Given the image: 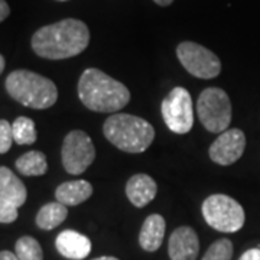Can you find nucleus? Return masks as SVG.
Masks as SVG:
<instances>
[{"label": "nucleus", "mask_w": 260, "mask_h": 260, "mask_svg": "<svg viewBox=\"0 0 260 260\" xmlns=\"http://www.w3.org/2000/svg\"><path fill=\"white\" fill-rule=\"evenodd\" d=\"M90 44L88 26L80 19H62L38 29L30 45L34 52L45 59H67L80 55Z\"/></svg>", "instance_id": "obj_1"}, {"label": "nucleus", "mask_w": 260, "mask_h": 260, "mask_svg": "<svg viewBox=\"0 0 260 260\" xmlns=\"http://www.w3.org/2000/svg\"><path fill=\"white\" fill-rule=\"evenodd\" d=\"M78 97L93 112L116 113L130 102L129 88L97 68H87L78 81Z\"/></svg>", "instance_id": "obj_2"}, {"label": "nucleus", "mask_w": 260, "mask_h": 260, "mask_svg": "<svg viewBox=\"0 0 260 260\" xmlns=\"http://www.w3.org/2000/svg\"><path fill=\"white\" fill-rule=\"evenodd\" d=\"M103 133L112 145L129 153L145 152L155 138V129L149 121L129 113L112 114L104 121Z\"/></svg>", "instance_id": "obj_3"}, {"label": "nucleus", "mask_w": 260, "mask_h": 260, "mask_svg": "<svg viewBox=\"0 0 260 260\" xmlns=\"http://www.w3.org/2000/svg\"><path fill=\"white\" fill-rule=\"evenodd\" d=\"M5 87L13 100L35 110L52 107L58 99V88L52 80L28 70L12 71L6 77Z\"/></svg>", "instance_id": "obj_4"}, {"label": "nucleus", "mask_w": 260, "mask_h": 260, "mask_svg": "<svg viewBox=\"0 0 260 260\" xmlns=\"http://www.w3.org/2000/svg\"><path fill=\"white\" fill-rule=\"evenodd\" d=\"M201 211L207 224L217 232H239L246 221L242 205L225 194H213L205 198Z\"/></svg>", "instance_id": "obj_5"}, {"label": "nucleus", "mask_w": 260, "mask_h": 260, "mask_svg": "<svg viewBox=\"0 0 260 260\" xmlns=\"http://www.w3.org/2000/svg\"><path fill=\"white\" fill-rule=\"evenodd\" d=\"M198 119L211 133H223L232 121V103L227 93L218 87L203 90L197 102Z\"/></svg>", "instance_id": "obj_6"}, {"label": "nucleus", "mask_w": 260, "mask_h": 260, "mask_svg": "<svg viewBox=\"0 0 260 260\" xmlns=\"http://www.w3.org/2000/svg\"><path fill=\"white\" fill-rule=\"evenodd\" d=\"M177 56L186 71L197 78L210 80L221 73L218 56L197 42H181L177 47Z\"/></svg>", "instance_id": "obj_7"}, {"label": "nucleus", "mask_w": 260, "mask_h": 260, "mask_svg": "<svg viewBox=\"0 0 260 260\" xmlns=\"http://www.w3.org/2000/svg\"><path fill=\"white\" fill-rule=\"evenodd\" d=\"M62 167L71 175H81L95 159L91 138L83 130H73L65 136L61 149Z\"/></svg>", "instance_id": "obj_8"}, {"label": "nucleus", "mask_w": 260, "mask_h": 260, "mask_svg": "<svg viewBox=\"0 0 260 260\" xmlns=\"http://www.w3.org/2000/svg\"><path fill=\"white\" fill-rule=\"evenodd\" d=\"M160 112L164 121L169 129L178 135H185L192 129L194 110L189 91L184 87H175L164 99Z\"/></svg>", "instance_id": "obj_9"}, {"label": "nucleus", "mask_w": 260, "mask_h": 260, "mask_svg": "<svg viewBox=\"0 0 260 260\" xmlns=\"http://www.w3.org/2000/svg\"><path fill=\"white\" fill-rule=\"evenodd\" d=\"M28 191L25 184L9 168H0V221L13 223L18 218V208L26 201Z\"/></svg>", "instance_id": "obj_10"}, {"label": "nucleus", "mask_w": 260, "mask_h": 260, "mask_svg": "<svg viewBox=\"0 0 260 260\" xmlns=\"http://www.w3.org/2000/svg\"><path fill=\"white\" fill-rule=\"evenodd\" d=\"M246 149V136L240 129H227L210 148V158L218 165L229 167L242 158Z\"/></svg>", "instance_id": "obj_11"}, {"label": "nucleus", "mask_w": 260, "mask_h": 260, "mask_svg": "<svg viewBox=\"0 0 260 260\" xmlns=\"http://www.w3.org/2000/svg\"><path fill=\"white\" fill-rule=\"evenodd\" d=\"M168 253L171 260H197L200 253V240L191 227H178L169 237Z\"/></svg>", "instance_id": "obj_12"}, {"label": "nucleus", "mask_w": 260, "mask_h": 260, "mask_svg": "<svg viewBox=\"0 0 260 260\" xmlns=\"http://www.w3.org/2000/svg\"><path fill=\"white\" fill-rule=\"evenodd\" d=\"M55 247L61 256L70 260H83L91 251V242L87 236L75 230H64L55 239Z\"/></svg>", "instance_id": "obj_13"}, {"label": "nucleus", "mask_w": 260, "mask_h": 260, "mask_svg": "<svg viewBox=\"0 0 260 260\" xmlns=\"http://www.w3.org/2000/svg\"><path fill=\"white\" fill-rule=\"evenodd\" d=\"M158 192V185L155 179L146 174H136L126 184V195L135 207L142 208L148 205Z\"/></svg>", "instance_id": "obj_14"}, {"label": "nucleus", "mask_w": 260, "mask_h": 260, "mask_svg": "<svg viewBox=\"0 0 260 260\" xmlns=\"http://www.w3.org/2000/svg\"><path fill=\"white\" fill-rule=\"evenodd\" d=\"M165 218L159 214H150L142 224L139 234V244L143 250L156 251L162 246L165 237Z\"/></svg>", "instance_id": "obj_15"}, {"label": "nucleus", "mask_w": 260, "mask_h": 260, "mask_svg": "<svg viewBox=\"0 0 260 260\" xmlns=\"http://www.w3.org/2000/svg\"><path fill=\"white\" fill-rule=\"evenodd\" d=\"M91 195H93V186L88 181H83V179L68 181L61 184L55 189L56 201H59L67 207L83 204Z\"/></svg>", "instance_id": "obj_16"}, {"label": "nucleus", "mask_w": 260, "mask_h": 260, "mask_svg": "<svg viewBox=\"0 0 260 260\" xmlns=\"http://www.w3.org/2000/svg\"><path fill=\"white\" fill-rule=\"evenodd\" d=\"M15 167L19 174L25 177H41L48 171L47 156L39 150H29L16 159Z\"/></svg>", "instance_id": "obj_17"}, {"label": "nucleus", "mask_w": 260, "mask_h": 260, "mask_svg": "<svg viewBox=\"0 0 260 260\" xmlns=\"http://www.w3.org/2000/svg\"><path fill=\"white\" fill-rule=\"evenodd\" d=\"M68 215L67 205L61 204L59 201L48 203L37 214V225L41 230H54L59 224L65 221Z\"/></svg>", "instance_id": "obj_18"}, {"label": "nucleus", "mask_w": 260, "mask_h": 260, "mask_svg": "<svg viewBox=\"0 0 260 260\" xmlns=\"http://www.w3.org/2000/svg\"><path fill=\"white\" fill-rule=\"evenodd\" d=\"M13 129V139L18 145H32L38 139L35 121L29 117L20 116L12 124Z\"/></svg>", "instance_id": "obj_19"}, {"label": "nucleus", "mask_w": 260, "mask_h": 260, "mask_svg": "<svg viewBox=\"0 0 260 260\" xmlns=\"http://www.w3.org/2000/svg\"><path fill=\"white\" fill-rule=\"evenodd\" d=\"M15 253L19 260H44L41 244L30 236H23L19 239L15 244Z\"/></svg>", "instance_id": "obj_20"}, {"label": "nucleus", "mask_w": 260, "mask_h": 260, "mask_svg": "<svg viewBox=\"0 0 260 260\" xmlns=\"http://www.w3.org/2000/svg\"><path fill=\"white\" fill-rule=\"evenodd\" d=\"M232 257L233 243L229 239H220L208 247L203 260H232Z\"/></svg>", "instance_id": "obj_21"}, {"label": "nucleus", "mask_w": 260, "mask_h": 260, "mask_svg": "<svg viewBox=\"0 0 260 260\" xmlns=\"http://www.w3.org/2000/svg\"><path fill=\"white\" fill-rule=\"evenodd\" d=\"M15 142L13 139V129L9 121L2 119L0 120V153H6Z\"/></svg>", "instance_id": "obj_22"}, {"label": "nucleus", "mask_w": 260, "mask_h": 260, "mask_svg": "<svg viewBox=\"0 0 260 260\" xmlns=\"http://www.w3.org/2000/svg\"><path fill=\"white\" fill-rule=\"evenodd\" d=\"M239 260H260V247L244 251Z\"/></svg>", "instance_id": "obj_23"}, {"label": "nucleus", "mask_w": 260, "mask_h": 260, "mask_svg": "<svg viewBox=\"0 0 260 260\" xmlns=\"http://www.w3.org/2000/svg\"><path fill=\"white\" fill-rule=\"evenodd\" d=\"M10 9L9 5L6 3V0H0V22H3L5 19L9 16Z\"/></svg>", "instance_id": "obj_24"}, {"label": "nucleus", "mask_w": 260, "mask_h": 260, "mask_svg": "<svg viewBox=\"0 0 260 260\" xmlns=\"http://www.w3.org/2000/svg\"><path fill=\"white\" fill-rule=\"evenodd\" d=\"M0 260H19L16 253H12L9 250H3L0 253Z\"/></svg>", "instance_id": "obj_25"}, {"label": "nucleus", "mask_w": 260, "mask_h": 260, "mask_svg": "<svg viewBox=\"0 0 260 260\" xmlns=\"http://www.w3.org/2000/svg\"><path fill=\"white\" fill-rule=\"evenodd\" d=\"M156 5H159V6H169L174 0H153Z\"/></svg>", "instance_id": "obj_26"}, {"label": "nucleus", "mask_w": 260, "mask_h": 260, "mask_svg": "<svg viewBox=\"0 0 260 260\" xmlns=\"http://www.w3.org/2000/svg\"><path fill=\"white\" fill-rule=\"evenodd\" d=\"M93 260H119L117 257H113V256H102V257H95Z\"/></svg>", "instance_id": "obj_27"}, {"label": "nucleus", "mask_w": 260, "mask_h": 260, "mask_svg": "<svg viewBox=\"0 0 260 260\" xmlns=\"http://www.w3.org/2000/svg\"><path fill=\"white\" fill-rule=\"evenodd\" d=\"M5 70V56L0 55V73H3Z\"/></svg>", "instance_id": "obj_28"}, {"label": "nucleus", "mask_w": 260, "mask_h": 260, "mask_svg": "<svg viewBox=\"0 0 260 260\" xmlns=\"http://www.w3.org/2000/svg\"><path fill=\"white\" fill-rule=\"evenodd\" d=\"M59 2H67V0H59Z\"/></svg>", "instance_id": "obj_29"}]
</instances>
